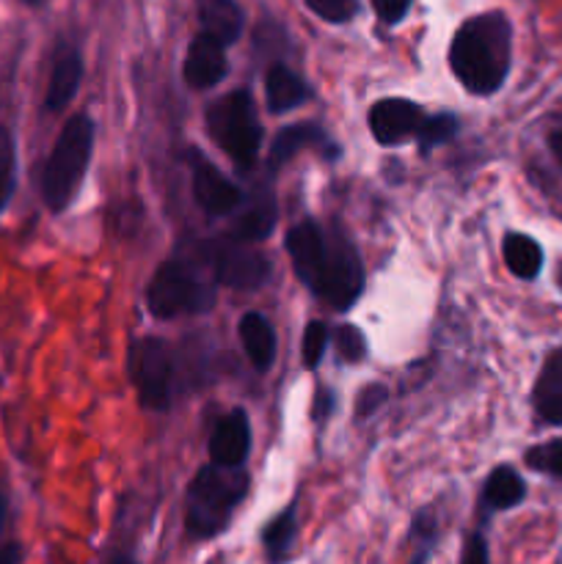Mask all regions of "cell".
<instances>
[{
	"mask_svg": "<svg viewBox=\"0 0 562 564\" xmlns=\"http://www.w3.org/2000/svg\"><path fill=\"white\" fill-rule=\"evenodd\" d=\"M549 147H551V154L556 158V163L562 165V130L560 132H551L549 135Z\"/></svg>",
	"mask_w": 562,
	"mask_h": 564,
	"instance_id": "obj_34",
	"label": "cell"
},
{
	"mask_svg": "<svg viewBox=\"0 0 562 564\" xmlns=\"http://www.w3.org/2000/svg\"><path fill=\"white\" fill-rule=\"evenodd\" d=\"M187 259L202 264L218 284L237 286V290H257L270 275L268 259L231 235L187 242Z\"/></svg>",
	"mask_w": 562,
	"mask_h": 564,
	"instance_id": "obj_7",
	"label": "cell"
},
{
	"mask_svg": "<svg viewBox=\"0 0 562 564\" xmlns=\"http://www.w3.org/2000/svg\"><path fill=\"white\" fill-rule=\"evenodd\" d=\"M264 99H268L270 113H287V110L306 102L309 86L290 66L275 64L270 66L268 77H264Z\"/></svg>",
	"mask_w": 562,
	"mask_h": 564,
	"instance_id": "obj_18",
	"label": "cell"
},
{
	"mask_svg": "<svg viewBox=\"0 0 562 564\" xmlns=\"http://www.w3.org/2000/svg\"><path fill=\"white\" fill-rule=\"evenodd\" d=\"M560 286H562V268H560Z\"/></svg>",
	"mask_w": 562,
	"mask_h": 564,
	"instance_id": "obj_37",
	"label": "cell"
},
{
	"mask_svg": "<svg viewBox=\"0 0 562 564\" xmlns=\"http://www.w3.org/2000/svg\"><path fill=\"white\" fill-rule=\"evenodd\" d=\"M3 518H6V501L3 496H0V527H3Z\"/></svg>",
	"mask_w": 562,
	"mask_h": 564,
	"instance_id": "obj_35",
	"label": "cell"
},
{
	"mask_svg": "<svg viewBox=\"0 0 562 564\" xmlns=\"http://www.w3.org/2000/svg\"><path fill=\"white\" fill-rule=\"evenodd\" d=\"M248 490V474L242 466H204L196 474L187 490V534L196 540L215 538L231 521V512L237 510Z\"/></svg>",
	"mask_w": 562,
	"mask_h": 564,
	"instance_id": "obj_3",
	"label": "cell"
},
{
	"mask_svg": "<svg viewBox=\"0 0 562 564\" xmlns=\"http://www.w3.org/2000/svg\"><path fill=\"white\" fill-rule=\"evenodd\" d=\"M501 253H505V262L510 268V273L523 281L538 279V273L543 270V248L529 235H518V231L507 235Z\"/></svg>",
	"mask_w": 562,
	"mask_h": 564,
	"instance_id": "obj_21",
	"label": "cell"
},
{
	"mask_svg": "<svg viewBox=\"0 0 562 564\" xmlns=\"http://www.w3.org/2000/svg\"><path fill=\"white\" fill-rule=\"evenodd\" d=\"M424 110L417 102L402 97L380 99L369 110V130H372L375 141L383 147H395V143H406L419 135L424 124Z\"/></svg>",
	"mask_w": 562,
	"mask_h": 564,
	"instance_id": "obj_10",
	"label": "cell"
},
{
	"mask_svg": "<svg viewBox=\"0 0 562 564\" xmlns=\"http://www.w3.org/2000/svg\"><path fill=\"white\" fill-rule=\"evenodd\" d=\"M306 6L320 17V20L336 22V25H339V22L353 20V14H356L358 9V0H306Z\"/></svg>",
	"mask_w": 562,
	"mask_h": 564,
	"instance_id": "obj_29",
	"label": "cell"
},
{
	"mask_svg": "<svg viewBox=\"0 0 562 564\" xmlns=\"http://www.w3.org/2000/svg\"><path fill=\"white\" fill-rule=\"evenodd\" d=\"M295 538H298V516H295V505H292V507H287L281 516H275L268 527H264L262 545H264V554H268V560L273 564L287 560V554H290Z\"/></svg>",
	"mask_w": 562,
	"mask_h": 564,
	"instance_id": "obj_22",
	"label": "cell"
},
{
	"mask_svg": "<svg viewBox=\"0 0 562 564\" xmlns=\"http://www.w3.org/2000/svg\"><path fill=\"white\" fill-rule=\"evenodd\" d=\"M20 556H22L20 545L9 543L3 545V551H0V564H20Z\"/></svg>",
	"mask_w": 562,
	"mask_h": 564,
	"instance_id": "obj_33",
	"label": "cell"
},
{
	"mask_svg": "<svg viewBox=\"0 0 562 564\" xmlns=\"http://www.w3.org/2000/svg\"><path fill=\"white\" fill-rule=\"evenodd\" d=\"M132 383L138 389V400L147 411H169L171 408V352L160 339H141L132 345L130 358Z\"/></svg>",
	"mask_w": 562,
	"mask_h": 564,
	"instance_id": "obj_8",
	"label": "cell"
},
{
	"mask_svg": "<svg viewBox=\"0 0 562 564\" xmlns=\"http://www.w3.org/2000/svg\"><path fill=\"white\" fill-rule=\"evenodd\" d=\"M83 77V58L77 47L72 44H58L53 58V69H50L47 94H44V108L47 110H64L72 102V97L80 88Z\"/></svg>",
	"mask_w": 562,
	"mask_h": 564,
	"instance_id": "obj_15",
	"label": "cell"
},
{
	"mask_svg": "<svg viewBox=\"0 0 562 564\" xmlns=\"http://www.w3.org/2000/svg\"><path fill=\"white\" fill-rule=\"evenodd\" d=\"M114 564H138V562H132V560H127V556H121V560H116Z\"/></svg>",
	"mask_w": 562,
	"mask_h": 564,
	"instance_id": "obj_36",
	"label": "cell"
},
{
	"mask_svg": "<svg viewBox=\"0 0 562 564\" xmlns=\"http://www.w3.org/2000/svg\"><path fill=\"white\" fill-rule=\"evenodd\" d=\"M248 449H251V424H248L246 411H231L215 424L213 438H209V457L215 466L237 468L246 463Z\"/></svg>",
	"mask_w": 562,
	"mask_h": 564,
	"instance_id": "obj_13",
	"label": "cell"
},
{
	"mask_svg": "<svg viewBox=\"0 0 562 564\" xmlns=\"http://www.w3.org/2000/svg\"><path fill=\"white\" fill-rule=\"evenodd\" d=\"M413 543H417V554L411 564H428L435 543V518L430 516V510H422L413 521Z\"/></svg>",
	"mask_w": 562,
	"mask_h": 564,
	"instance_id": "obj_28",
	"label": "cell"
},
{
	"mask_svg": "<svg viewBox=\"0 0 562 564\" xmlns=\"http://www.w3.org/2000/svg\"><path fill=\"white\" fill-rule=\"evenodd\" d=\"M512 28L501 11L477 14L457 28L450 47V66L463 88L479 97L499 91L510 72Z\"/></svg>",
	"mask_w": 562,
	"mask_h": 564,
	"instance_id": "obj_2",
	"label": "cell"
},
{
	"mask_svg": "<svg viewBox=\"0 0 562 564\" xmlns=\"http://www.w3.org/2000/svg\"><path fill=\"white\" fill-rule=\"evenodd\" d=\"M328 328H325V323H320V319H314V323L306 325V330H303V364H306L309 369L317 367L320 361H323L325 350H328Z\"/></svg>",
	"mask_w": 562,
	"mask_h": 564,
	"instance_id": "obj_27",
	"label": "cell"
},
{
	"mask_svg": "<svg viewBox=\"0 0 562 564\" xmlns=\"http://www.w3.org/2000/svg\"><path fill=\"white\" fill-rule=\"evenodd\" d=\"M455 132H457V119L452 113L428 116L422 124V130H419V135H417L419 149H422V152H430V149L452 141V138H455Z\"/></svg>",
	"mask_w": 562,
	"mask_h": 564,
	"instance_id": "obj_23",
	"label": "cell"
},
{
	"mask_svg": "<svg viewBox=\"0 0 562 564\" xmlns=\"http://www.w3.org/2000/svg\"><path fill=\"white\" fill-rule=\"evenodd\" d=\"M386 397H389V394H386L383 386H367V389L358 394V402H356L358 416H372V413L378 411L380 405H383Z\"/></svg>",
	"mask_w": 562,
	"mask_h": 564,
	"instance_id": "obj_32",
	"label": "cell"
},
{
	"mask_svg": "<svg viewBox=\"0 0 562 564\" xmlns=\"http://www.w3.org/2000/svg\"><path fill=\"white\" fill-rule=\"evenodd\" d=\"M334 345L342 361L347 364H358L367 356V336H364L361 328H356V325H342L334 334Z\"/></svg>",
	"mask_w": 562,
	"mask_h": 564,
	"instance_id": "obj_26",
	"label": "cell"
},
{
	"mask_svg": "<svg viewBox=\"0 0 562 564\" xmlns=\"http://www.w3.org/2000/svg\"><path fill=\"white\" fill-rule=\"evenodd\" d=\"M527 496V485H523L521 474L510 466H499L490 471L488 482L483 490V505L488 510H512Z\"/></svg>",
	"mask_w": 562,
	"mask_h": 564,
	"instance_id": "obj_20",
	"label": "cell"
},
{
	"mask_svg": "<svg viewBox=\"0 0 562 564\" xmlns=\"http://www.w3.org/2000/svg\"><path fill=\"white\" fill-rule=\"evenodd\" d=\"M287 253L298 279L336 312L350 308L361 295V259L342 231L303 220L287 231Z\"/></svg>",
	"mask_w": 562,
	"mask_h": 564,
	"instance_id": "obj_1",
	"label": "cell"
},
{
	"mask_svg": "<svg viewBox=\"0 0 562 564\" xmlns=\"http://www.w3.org/2000/svg\"><path fill=\"white\" fill-rule=\"evenodd\" d=\"M14 171H17V152L14 138L6 127H0V209L9 204L11 191H14Z\"/></svg>",
	"mask_w": 562,
	"mask_h": 564,
	"instance_id": "obj_25",
	"label": "cell"
},
{
	"mask_svg": "<svg viewBox=\"0 0 562 564\" xmlns=\"http://www.w3.org/2000/svg\"><path fill=\"white\" fill-rule=\"evenodd\" d=\"M527 466L538 474H549V477L562 479V441H549V444L532 446L523 455Z\"/></svg>",
	"mask_w": 562,
	"mask_h": 564,
	"instance_id": "obj_24",
	"label": "cell"
},
{
	"mask_svg": "<svg viewBox=\"0 0 562 564\" xmlns=\"http://www.w3.org/2000/svg\"><path fill=\"white\" fill-rule=\"evenodd\" d=\"M215 279H207V270L187 257L160 264L147 290L149 312L160 319L204 314L215 306Z\"/></svg>",
	"mask_w": 562,
	"mask_h": 564,
	"instance_id": "obj_4",
	"label": "cell"
},
{
	"mask_svg": "<svg viewBox=\"0 0 562 564\" xmlns=\"http://www.w3.org/2000/svg\"><path fill=\"white\" fill-rule=\"evenodd\" d=\"M94 149V124L86 113L72 116L61 130L42 174V196L53 213H61L77 196Z\"/></svg>",
	"mask_w": 562,
	"mask_h": 564,
	"instance_id": "obj_5",
	"label": "cell"
},
{
	"mask_svg": "<svg viewBox=\"0 0 562 564\" xmlns=\"http://www.w3.org/2000/svg\"><path fill=\"white\" fill-rule=\"evenodd\" d=\"M187 163H191L193 198H196L198 207L207 215H213V218H224V215L235 213L237 204L242 202L240 187L229 176L220 174L198 149L187 152Z\"/></svg>",
	"mask_w": 562,
	"mask_h": 564,
	"instance_id": "obj_9",
	"label": "cell"
},
{
	"mask_svg": "<svg viewBox=\"0 0 562 564\" xmlns=\"http://www.w3.org/2000/svg\"><path fill=\"white\" fill-rule=\"evenodd\" d=\"M202 33L218 39L224 47L235 44L242 33V9L235 0H196Z\"/></svg>",
	"mask_w": 562,
	"mask_h": 564,
	"instance_id": "obj_17",
	"label": "cell"
},
{
	"mask_svg": "<svg viewBox=\"0 0 562 564\" xmlns=\"http://www.w3.org/2000/svg\"><path fill=\"white\" fill-rule=\"evenodd\" d=\"M532 402L545 424L562 427V347L545 358L538 380H534Z\"/></svg>",
	"mask_w": 562,
	"mask_h": 564,
	"instance_id": "obj_16",
	"label": "cell"
},
{
	"mask_svg": "<svg viewBox=\"0 0 562 564\" xmlns=\"http://www.w3.org/2000/svg\"><path fill=\"white\" fill-rule=\"evenodd\" d=\"M411 3L413 0H372L375 14H378L386 25H395V22H400L402 17L408 14V9H411Z\"/></svg>",
	"mask_w": 562,
	"mask_h": 564,
	"instance_id": "obj_30",
	"label": "cell"
},
{
	"mask_svg": "<svg viewBox=\"0 0 562 564\" xmlns=\"http://www.w3.org/2000/svg\"><path fill=\"white\" fill-rule=\"evenodd\" d=\"M185 83L191 88H213L226 75V47L218 39L198 33L185 55Z\"/></svg>",
	"mask_w": 562,
	"mask_h": 564,
	"instance_id": "obj_14",
	"label": "cell"
},
{
	"mask_svg": "<svg viewBox=\"0 0 562 564\" xmlns=\"http://www.w3.org/2000/svg\"><path fill=\"white\" fill-rule=\"evenodd\" d=\"M240 339L253 367H257L259 372L270 369V364H273L275 358V330L262 314L251 312L240 319Z\"/></svg>",
	"mask_w": 562,
	"mask_h": 564,
	"instance_id": "obj_19",
	"label": "cell"
},
{
	"mask_svg": "<svg viewBox=\"0 0 562 564\" xmlns=\"http://www.w3.org/2000/svg\"><path fill=\"white\" fill-rule=\"evenodd\" d=\"M207 130L237 169L248 171L257 163L262 127L248 91H231L207 108Z\"/></svg>",
	"mask_w": 562,
	"mask_h": 564,
	"instance_id": "obj_6",
	"label": "cell"
},
{
	"mask_svg": "<svg viewBox=\"0 0 562 564\" xmlns=\"http://www.w3.org/2000/svg\"><path fill=\"white\" fill-rule=\"evenodd\" d=\"M275 215H279V207H275L273 191L270 187H253L248 196L242 193V202L231 213L229 235L242 242L264 240L273 231Z\"/></svg>",
	"mask_w": 562,
	"mask_h": 564,
	"instance_id": "obj_11",
	"label": "cell"
},
{
	"mask_svg": "<svg viewBox=\"0 0 562 564\" xmlns=\"http://www.w3.org/2000/svg\"><path fill=\"white\" fill-rule=\"evenodd\" d=\"M461 564H490V560H488V543H485V538L479 532L468 534L466 545H463Z\"/></svg>",
	"mask_w": 562,
	"mask_h": 564,
	"instance_id": "obj_31",
	"label": "cell"
},
{
	"mask_svg": "<svg viewBox=\"0 0 562 564\" xmlns=\"http://www.w3.org/2000/svg\"><path fill=\"white\" fill-rule=\"evenodd\" d=\"M309 147H317L320 152L331 160L339 158V147L331 141L328 132H325L323 127L306 121V124H290V127H284V130H279V135H275L273 143H270L268 165L273 171H279L281 165L290 163L298 152H303V149H309Z\"/></svg>",
	"mask_w": 562,
	"mask_h": 564,
	"instance_id": "obj_12",
	"label": "cell"
}]
</instances>
